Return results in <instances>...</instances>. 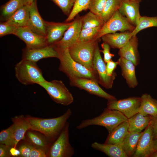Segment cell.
Returning <instances> with one entry per match:
<instances>
[{"label":"cell","instance_id":"obj_15","mask_svg":"<svg viewBox=\"0 0 157 157\" xmlns=\"http://www.w3.org/2000/svg\"><path fill=\"white\" fill-rule=\"evenodd\" d=\"M82 26L81 17L77 16L74 19L71 25L65 32L61 39L54 45L60 48H68L78 41Z\"/></svg>","mask_w":157,"mask_h":157},{"label":"cell","instance_id":"obj_21","mask_svg":"<svg viewBox=\"0 0 157 157\" xmlns=\"http://www.w3.org/2000/svg\"><path fill=\"white\" fill-rule=\"evenodd\" d=\"M121 69L122 74L130 88H134L138 85L135 75V66L131 61L120 57L118 60Z\"/></svg>","mask_w":157,"mask_h":157},{"label":"cell","instance_id":"obj_14","mask_svg":"<svg viewBox=\"0 0 157 157\" xmlns=\"http://www.w3.org/2000/svg\"><path fill=\"white\" fill-rule=\"evenodd\" d=\"M154 139L152 129L150 123L142 132L133 157H150L154 152L153 149Z\"/></svg>","mask_w":157,"mask_h":157},{"label":"cell","instance_id":"obj_18","mask_svg":"<svg viewBox=\"0 0 157 157\" xmlns=\"http://www.w3.org/2000/svg\"><path fill=\"white\" fill-rule=\"evenodd\" d=\"M140 1L122 0L119 9L120 13L135 27L141 17L139 11Z\"/></svg>","mask_w":157,"mask_h":157},{"label":"cell","instance_id":"obj_17","mask_svg":"<svg viewBox=\"0 0 157 157\" xmlns=\"http://www.w3.org/2000/svg\"><path fill=\"white\" fill-rule=\"evenodd\" d=\"M37 1V0H34L30 5L27 26L36 33L46 37V21L42 19L39 12Z\"/></svg>","mask_w":157,"mask_h":157},{"label":"cell","instance_id":"obj_2","mask_svg":"<svg viewBox=\"0 0 157 157\" xmlns=\"http://www.w3.org/2000/svg\"><path fill=\"white\" fill-rule=\"evenodd\" d=\"M60 62L59 70L65 73L69 79L76 78H86L98 83V75L77 62L71 57L68 48H61L54 46Z\"/></svg>","mask_w":157,"mask_h":157},{"label":"cell","instance_id":"obj_36","mask_svg":"<svg viewBox=\"0 0 157 157\" xmlns=\"http://www.w3.org/2000/svg\"><path fill=\"white\" fill-rule=\"evenodd\" d=\"M101 28L99 27L81 29L78 41L86 42L94 39Z\"/></svg>","mask_w":157,"mask_h":157},{"label":"cell","instance_id":"obj_3","mask_svg":"<svg viewBox=\"0 0 157 157\" xmlns=\"http://www.w3.org/2000/svg\"><path fill=\"white\" fill-rule=\"evenodd\" d=\"M100 40L94 39L86 42L78 41L68 48L73 59L97 75L93 59L96 46Z\"/></svg>","mask_w":157,"mask_h":157},{"label":"cell","instance_id":"obj_41","mask_svg":"<svg viewBox=\"0 0 157 157\" xmlns=\"http://www.w3.org/2000/svg\"><path fill=\"white\" fill-rule=\"evenodd\" d=\"M101 46L103 49L100 50V51L103 53V60L106 63L112 60V58L114 56V55L110 53V49L111 47L107 43L104 42Z\"/></svg>","mask_w":157,"mask_h":157},{"label":"cell","instance_id":"obj_7","mask_svg":"<svg viewBox=\"0 0 157 157\" xmlns=\"http://www.w3.org/2000/svg\"><path fill=\"white\" fill-rule=\"evenodd\" d=\"M69 123L67 122L47 153V157H72L75 151L69 141Z\"/></svg>","mask_w":157,"mask_h":157},{"label":"cell","instance_id":"obj_23","mask_svg":"<svg viewBox=\"0 0 157 157\" xmlns=\"http://www.w3.org/2000/svg\"><path fill=\"white\" fill-rule=\"evenodd\" d=\"M131 31L106 34L101 38L102 41L107 43L111 48L119 49L124 45L132 37Z\"/></svg>","mask_w":157,"mask_h":157},{"label":"cell","instance_id":"obj_39","mask_svg":"<svg viewBox=\"0 0 157 157\" xmlns=\"http://www.w3.org/2000/svg\"><path fill=\"white\" fill-rule=\"evenodd\" d=\"M17 27L8 24L5 22H1L0 23V37L9 34H13Z\"/></svg>","mask_w":157,"mask_h":157},{"label":"cell","instance_id":"obj_10","mask_svg":"<svg viewBox=\"0 0 157 157\" xmlns=\"http://www.w3.org/2000/svg\"><path fill=\"white\" fill-rule=\"evenodd\" d=\"M71 86L84 90L90 94L108 100L117 99L116 97L105 91L99 85L97 81L92 79L76 78L69 79Z\"/></svg>","mask_w":157,"mask_h":157},{"label":"cell","instance_id":"obj_45","mask_svg":"<svg viewBox=\"0 0 157 157\" xmlns=\"http://www.w3.org/2000/svg\"><path fill=\"white\" fill-rule=\"evenodd\" d=\"M150 124L151 126L154 139L157 138V115L151 116Z\"/></svg>","mask_w":157,"mask_h":157},{"label":"cell","instance_id":"obj_11","mask_svg":"<svg viewBox=\"0 0 157 157\" xmlns=\"http://www.w3.org/2000/svg\"><path fill=\"white\" fill-rule=\"evenodd\" d=\"M100 52L98 43L95 49L93 64L98 75V83L105 88L110 89L112 87L116 74L112 76H110L108 75L106 63L101 56Z\"/></svg>","mask_w":157,"mask_h":157},{"label":"cell","instance_id":"obj_9","mask_svg":"<svg viewBox=\"0 0 157 157\" xmlns=\"http://www.w3.org/2000/svg\"><path fill=\"white\" fill-rule=\"evenodd\" d=\"M140 97H131L117 100H108L107 108L118 110L129 119L139 112Z\"/></svg>","mask_w":157,"mask_h":157},{"label":"cell","instance_id":"obj_4","mask_svg":"<svg viewBox=\"0 0 157 157\" xmlns=\"http://www.w3.org/2000/svg\"><path fill=\"white\" fill-rule=\"evenodd\" d=\"M127 119L126 117L120 111L106 108L99 116L83 120L76 128L80 130L91 126H101L105 127L109 133Z\"/></svg>","mask_w":157,"mask_h":157},{"label":"cell","instance_id":"obj_29","mask_svg":"<svg viewBox=\"0 0 157 157\" xmlns=\"http://www.w3.org/2000/svg\"><path fill=\"white\" fill-rule=\"evenodd\" d=\"M141 104L139 112L145 116H154L157 115V100L147 93L140 97Z\"/></svg>","mask_w":157,"mask_h":157},{"label":"cell","instance_id":"obj_16","mask_svg":"<svg viewBox=\"0 0 157 157\" xmlns=\"http://www.w3.org/2000/svg\"><path fill=\"white\" fill-rule=\"evenodd\" d=\"M72 22L73 21L62 23L46 21V38L47 44L54 45L60 40Z\"/></svg>","mask_w":157,"mask_h":157},{"label":"cell","instance_id":"obj_49","mask_svg":"<svg viewBox=\"0 0 157 157\" xmlns=\"http://www.w3.org/2000/svg\"><path fill=\"white\" fill-rule=\"evenodd\" d=\"M34 0H29V1L31 3H32L33 2V1H34Z\"/></svg>","mask_w":157,"mask_h":157},{"label":"cell","instance_id":"obj_12","mask_svg":"<svg viewBox=\"0 0 157 157\" xmlns=\"http://www.w3.org/2000/svg\"><path fill=\"white\" fill-rule=\"evenodd\" d=\"M13 35L24 41L26 47L28 48H37L48 45L46 37L36 33L27 26L17 27Z\"/></svg>","mask_w":157,"mask_h":157},{"label":"cell","instance_id":"obj_13","mask_svg":"<svg viewBox=\"0 0 157 157\" xmlns=\"http://www.w3.org/2000/svg\"><path fill=\"white\" fill-rule=\"evenodd\" d=\"M58 54L54 45L29 49L26 47L22 50V59L37 63L41 59L49 58H58Z\"/></svg>","mask_w":157,"mask_h":157},{"label":"cell","instance_id":"obj_8","mask_svg":"<svg viewBox=\"0 0 157 157\" xmlns=\"http://www.w3.org/2000/svg\"><path fill=\"white\" fill-rule=\"evenodd\" d=\"M135 27L118 10L104 23L96 35L94 39L100 40L101 37L104 35L115 33L117 31H132Z\"/></svg>","mask_w":157,"mask_h":157},{"label":"cell","instance_id":"obj_31","mask_svg":"<svg viewBox=\"0 0 157 157\" xmlns=\"http://www.w3.org/2000/svg\"><path fill=\"white\" fill-rule=\"evenodd\" d=\"M82 29H86L97 27H102L105 22L100 17L90 11L81 17Z\"/></svg>","mask_w":157,"mask_h":157},{"label":"cell","instance_id":"obj_43","mask_svg":"<svg viewBox=\"0 0 157 157\" xmlns=\"http://www.w3.org/2000/svg\"><path fill=\"white\" fill-rule=\"evenodd\" d=\"M30 157H47V152L41 149L33 146L31 150Z\"/></svg>","mask_w":157,"mask_h":157},{"label":"cell","instance_id":"obj_5","mask_svg":"<svg viewBox=\"0 0 157 157\" xmlns=\"http://www.w3.org/2000/svg\"><path fill=\"white\" fill-rule=\"evenodd\" d=\"M15 76L21 84L28 85L39 84L46 80L36 63L22 59L15 67Z\"/></svg>","mask_w":157,"mask_h":157},{"label":"cell","instance_id":"obj_30","mask_svg":"<svg viewBox=\"0 0 157 157\" xmlns=\"http://www.w3.org/2000/svg\"><path fill=\"white\" fill-rule=\"evenodd\" d=\"M142 132H129L122 144L127 157H133Z\"/></svg>","mask_w":157,"mask_h":157},{"label":"cell","instance_id":"obj_6","mask_svg":"<svg viewBox=\"0 0 157 157\" xmlns=\"http://www.w3.org/2000/svg\"><path fill=\"white\" fill-rule=\"evenodd\" d=\"M38 85L43 88L52 99L57 104L67 106L74 101L72 94L61 80H45Z\"/></svg>","mask_w":157,"mask_h":157},{"label":"cell","instance_id":"obj_27","mask_svg":"<svg viewBox=\"0 0 157 157\" xmlns=\"http://www.w3.org/2000/svg\"><path fill=\"white\" fill-rule=\"evenodd\" d=\"M31 4H28L20 8L5 22L16 27L27 26L29 19Z\"/></svg>","mask_w":157,"mask_h":157},{"label":"cell","instance_id":"obj_48","mask_svg":"<svg viewBox=\"0 0 157 157\" xmlns=\"http://www.w3.org/2000/svg\"><path fill=\"white\" fill-rule=\"evenodd\" d=\"M151 157H157V151L153 152L150 156Z\"/></svg>","mask_w":157,"mask_h":157},{"label":"cell","instance_id":"obj_28","mask_svg":"<svg viewBox=\"0 0 157 157\" xmlns=\"http://www.w3.org/2000/svg\"><path fill=\"white\" fill-rule=\"evenodd\" d=\"M151 116H145L138 112L128 119L129 132H142L149 124Z\"/></svg>","mask_w":157,"mask_h":157},{"label":"cell","instance_id":"obj_38","mask_svg":"<svg viewBox=\"0 0 157 157\" xmlns=\"http://www.w3.org/2000/svg\"><path fill=\"white\" fill-rule=\"evenodd\" d=\"M107 0H90L88 9L90 11L101 17Z\"/></svg>","mask_w":157,"mask_h":157},{"label":"cell","instance_id":"obj_42","mask_svg":"<svg viewBox=\"0 0 157 157\" xmlns=\"http://www.w3.org/2000/svg\"><path fill=\"white\" fill-rule=\"evenodd\" d=\"M118 65H119V63L117 61L115 62L112 59L106 63V71L108 76H112L116 74L114 71Z\"/></svg>","mask_w":157,"mask_h":157},{"label":"cell","instance_id":"obj_40","mask_svg":"<svg viewBox=\"0 0 157 157\" xmlns=\"http://www.w3.org/2000/svg\"><path fill=\"white\" fill-rule=\"evenodd\" d=\"M33 146L23 140L17 148L20 153V157H30Z\"/></svg>","mask_w":157,"mask_h":157},{"label":"cell","instance_id":"obj_22","mask_svg":"<svg viewBox=\"0 0 157 157\" xmlns=\"http://www.w3.org/2000/svg\"><path fill=\"white\" fill-rule=\"evenodd\" d=\"M14 125V144L16 148L19 142L24 139L26 132L30 130V124L23 115L15 116L11 118Z\"/></svg>","mask_w":157,"mask_h":157},{"label":"cell","instance_id":"obj_44","mask_svg":"<svg viewBox=\"0 0 157 157\" xmlns=\"http://www.w3.org/2000/svg\"><path fill=\"white\" fill-rule=\"evenodd\" d=\"M11 147L0 144V157H10V150Z\"/></svg>","mask_w":157,"mask_h":157},{"label":"cell","instance_id":"obj_33","mask_svg":"<svg viewBox=\"0 0 157 157\" xmlns=\"http://www.w3.org/2000/svg\"><path fill=\"white\" fill-rule=\"evenodd\" d=\"M152 27H157V16H141L134 29L131 31L132 36H136L138 32L143 29Z\"/></svg>","mask_w":157,"mask_h":157},{"label":"cell","instance_id":"obj_35","mask_svg":"<svg viewBox=\"0 0 157 157\" xmlns=\"http://www.w3.org/2000/svg\"><path fill=\"white\" fill-rule=\"evenodd\" d=\"M0 144L14 147V125L13 124L9 127L0 132Z\"/></svg>","mask_w":157,"mask_h":157},{"label":"cell","instance_id":"obj_46","mask_svg":"<svg viewBox=\"0 0 157 157\" xmlns=\"http://www.w3.org/2000/svg\"><path fill=\"white\" fill-rule=\"evenodd\" d=\"M10 153L11 157H20V153L17 147H11L10 149Z\"/></svg>","mask_w":157,"mask_h":157},{"label":"cell","instance_id":"obj_20","mask_svg":"<svg viewBox=\"0 0 157 157\" xmlns=\"http://www.w3.org/2000/svg\"><path fill=\"white\" fill-rule=\"evenodd\" d=\"M22 140L34 147L44 150L47 154L53 143L42 133L31 130L26 132Z\"/></svg>","mask_w":157,"mask_h":157},{"label":"cell","instance_id":"obj_25","mask_svg":"<svg viewBox=\"0 0 157 157\" xmlns=\"http://www.w3.org/2000/svg\"><path fill=\"white\" fill-rule=\"evenodd\" d=\"M91 147L110 157H127L122 144H101L95 142L92 143Z\"/></svg>","mask_w":157,"mask_h":157},{"label":"cell","instance_id":"obj_37","mask_svg":"<svg viewBox=\"0 0 157 157\" xmlns=\"http://www.w3.org/2000/svg\"><path fill=\"white\" fill-rule=\"evenodd\" d=\"M60 8L65 15L70 13L75 0H50Z\"/></svg>","mask_w":157,"mask_h":157},{"label":"cell","instance_id":"obj_1","mask_svg":"<svg viewBox=\"0 0 157 157\" xmlns=\"http://www.w3.org/2000/svg\"><path fill=\"white\" fill-rule=\"evenodd\" d=\"M72 112L70 109L62 115L51 118H43L26 115L30 130L39 132L47 138L52 142L57 138L65 126Z\"/></svg>","mask_w":157,"mask_h":157},{"label":"cell","instance_id":"obj_50","mask_svg":"<svg viewBox=\"0 0 157 157\" xmlns=\"http://www.w3.org/2000/svg\"><path fill=\"white\" fill-rule=\"evenodd\" d=\"M131 1H136V0H130Z\"/></svg>","mask_w":157,"mask_h":157},{"label":"cell","instance_id":"obj_34","mask_svg":"<svg viewBox=\"0 0 157 157\" xmlns=\"http://www.w3.org/2000/svg\"><path fill=\"white\" fill-rule=\"evenodd\" d=\"M90 0H75L74 6L65 22H69L74 19L80 12L88 9Z\"/></svg>","mask_w":157,"mask_h":157},{"label":"cell","instance_id":"obj_24","mask_svg":"<svg viewBox=\"0 0 157 157\" xmlns=\"http://www.w3.org/2000/svg\"><path fill=\"white\" fill-rule=\"evenodd\" d=\"M129 126L127 119L116 126L109 133L104 143L122 144L129 132Z\"/></svg>","mask_w":157,"mask_h":157},{"label":"cell","instance_id":"obj_47","mask_svg":"<svg viewBox=\"0 0 157 157\" xmlns=\"http://www.w3.org/2000/svg\"><path fill=\"white\" fill-rule=\"evenodd\" d=\"M153 149L154 151H157V138L153 140Z\"/></svg>","mask_w":157,"mask_h":157},{"label":"cell","instance_id":"obj_19","mask_svg":"<svg viewBox=\"0 0 157 157\" xmlns=\"http://www.w3.org/2000/svg\"><path fill=\"white\" fill-rule=\"evenodd\" d=\"M138 45L137 37L136 36H133L124 45L119 49L118 54L120 57L130 61L137 66L140 62Z\"/></svg>","mask_w":157,"mask_h":157},{"label":"cell","instance_id":"obj_26","mask_svg":"<svg viewBox=\"0 0 157 157\" xmlns=\"http://www.w3.org/2000/svg\"><path fill=\"white\" fill-rule=\"evenodd\" d=\"M32 3L29 0H9L1 7L0 21H6L20 8Z\"/></svg>","mask_w":157,"mask_h":157},{"label":"cell","instance_id":"obj_32","mask_svg":"<svg viewBox=\"0 0 157 157\" xmlns=\"http://www.w3.org/2000/svg\"><path fill=\"white\" fill-rule=\"evenodd\" d=\"M122 1L107 0L101 16V17L105 23L119 10Z\"/></svg>","mask_w":157,"mask_h":157}]
</instances>
